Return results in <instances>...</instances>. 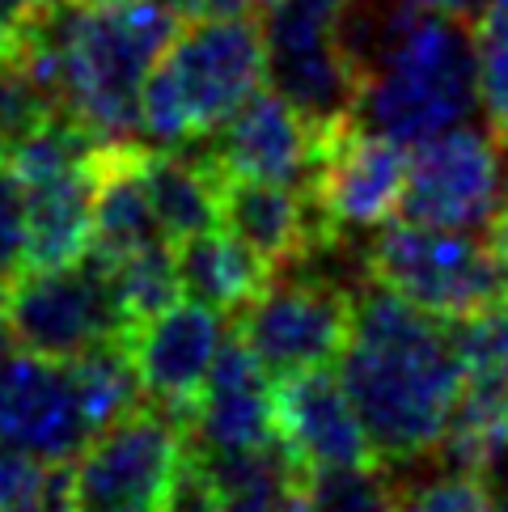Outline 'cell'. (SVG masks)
Here are the masks:
<instances>
[{
    "label": "cell",
    "instance_id": "35",
    "mask_svg": "<svg viewBox=\"0 0 508 512\" xmlns=\"http://www.w3.org/2000/svg\"><path fill=\"white\" fill-rule=\"evenodd\" d=\"M390 5H411V9H437V13H458L466 17L479 0H390Z\"/></svg>",
    "mask_w": 508,
    "mask_h": 512
},
{
    "label": "cell",
    "instance_id": "40",
    "mask_svg": "<svg viewBox=\"0 0 508 512\" xmlns=\"http://www.w3.org/2000/svg\"><path fill=\"white\" fill-rule=\"evenodd\" d=\"M166 5H174V9L183 13V17H191V13H204V9H208L204 0H166Z\"/></svg>",
    "mask_w": 508,
    "mask_h": 512
},
{
    "label": "cell",
    "instance_id": "11",
    "mask_svg": "<svg viewBox=\"0 0 508 512\" xmlns=\"http://www.w3.org/2000/svg\"><path fill=\"white\" fill-rule=\"evenodd\" d=\"M411 149L365 123H339L322 132V157L314 174V204L326 229L335 233H373L398 216L407 187Z\"/></svg>",
    "mask_w": 508,
    "mask_h": 512
},
{
    "label": "cell",
    "instance_id": "3",
    "mask_svg": "<svg viewBox=\"0 0 508 512\" xmlns=\"http://www.w3.org/2000/svg\"><path fill=\"white\" fill-rule=\"evenodd\" d=\"M178 26L183 13L166 0H119L94 9L60 0L34 26L22 68L102 140H140L144 81Z\"/></svg>",
    "mask_w": 508,
    "mask_h": 512
},
{
    "label": "cell",
    "instance_id": "29",
    "mask_svg": "<svg viewBox=\"0 0 508 512\" xmlns=\"http://www.w3.org/2000/svg\"><path fill=\"white\" fill-rule=\"evenodd\" d=\"M56 111H60L56 94L34 81L22 64L0 68V161H9V153L17 144Z\"/></svg>",
    "mask_w": 508,
    "mask_h": 512
},
{
    "label": "cell",
    "instance_id": "21",
    "mask_svg": "<svg viewBox=\"0 0 508 512\" xmlns=\"http://www.w3.org/2000/svg\"><path fill=\"white\" fill-rule=\"evenodd\" d=\"M174 259H178V280H183L187 297L221 309V314H242L271 280V267L225 225L178 242Z\"/></svg>",
    "mask_w": 508,
    "mask_h": 512
},
{
    "label": "cell",
    "instance_id": "18",
    "mask_svg": "<svg viewBox=\"0 0 508 512\" xmlns=\"http://www.w3.org/2000/svg\"><path fill=\"white\" fill-rule=\"evenodd\" d=\"M140 144L144 140H111L98 157L94 178V237L89 254L98 267H115L127 254L153 242H166L140 178Z\"/></svg>",
    "mask_w": 508,
    "mask_h": 512
},
{
    "label": "cell",
    "instance_id": "4",
    "mask_svg": "<svg viewBox=\"0 0 508 512\" xmlns=\"http://www.w3.org/2000/svg\"><path fill=\"white\" fill-rule=\"evenodd\" d=\"M267 51L250 13H191L140 94V136L157 149L204 144L263 85Z\"/></svg>",
    "mask_w": 508,
    "mask_h": 512
},
{
    "label": "cell",
    "instance_id": "14",
    "mask_svg": "<svg viewBox=\"0 0 508 512\" xmlns=\"http://www.w3.org/2000/svg\"><path fill=\"white\" fill-rule=\"evenodd\" d=\"M225 314L204 301H174L136 331H127V352L136 360L144 398L153 407L170 411L178 419L195 415V402L204 394V381L212 373L216 356L229 339Z\"/></svg>",
    "mask_w": 508,
    "mask_h": 512
},
{
    "label": "cell",
    "instance_id": "17",
    "mask_svg": "<svg viewBox=\"0 0 508 512\" xmlns=\"http://www.w3.org/2000/svg\"><path fill=\"white\" fill-rule=\"evenodd\" d=\"M221 225L233 237H242L271 271L297 263L326 233H335L326 229L310 191L284 187V182H254V178L221 182Z\"/></svg>",
    "mask_w": 508,
    "mask_h": 512
},
{
    "label": "cell",
    "instance_id": "36",
    "mask_svg": "<svg viewBox=\"0 0 508 512\" xmlns=\"http://www.w3.org/2000/svg\"><path fill=\"white\" fill-rule=\"evenodd\" d=\"M487 483H492V496H496L500 512H508V453L500 457L492 470H487Z\"/></svg>",
    "mask_w": 508,
    "mask_h": 512
},
{
    "label": "cell",
    "instance_id": "24",
    "mask_svg": "<svg viewBox=\"0 0 508 512\" xmlns=\"http://www.w3.org/2000/svg\"><path fill=\"white\" fill-rule=\"evenodd\" d=\"M394 512H500L492 483L475 470L449 466L441 457H424L411 466H394Z\"/></svg>",
    "mask_w": 508,
    "mask_h": 512
},
{
    "label": "cell",
    "instance_id": "28",
    "mask_svg": "<svg viewBox=\"0 0 508 512\" xmlns=\"http://www.w3.org/2000/svg\"><path fill=\"white\" fill-rule=\"evenodd\" d=\"M297 487L310 500V512H394V487L373 462L305 470L297 474Z\"/></svg>",
    "mask_w": 508,
    "mask_h": 512
},
{
    "label": "cell",
    "instance_id": "23",
    "mask_svg": "<svg viewBox=\"0 0 508 512\" xmlns=\"http://www.w3.org/2000/svg\"><path fill=\"white\" fill-rule=\"evenodd\" d=\"M72 381H77L81 407L89 415L94 432L111 428L115 419H123L127 411H136L144 402V386L136 373V360L127 352V339H102L89 352L68 360Z\"/></svg>",
    "mask_w": 508,
    "mask_h": 512
},
{
    "label": "cell",
    "instance_id": "1",
    "mask_svg": "<svg viewBox=\"0 0 508 512\" xmlns=\"http://www.w3.org/2000/svg\"><path fill=\"white\" fill-rule=\"evenodd\" d=\"M339 381L381 466L424 462L441 449L466 386L458 322L365 280L356 288L352 331L339 352Z\"/></svg>",
    "mask_w": 508,
    "mask_h": 512
},
{
    "label": "cell",
    "instance_id": "33",
    "mask_svg": "<svg viewBox=\"0 0 508 512\" xmlns=\"http://www.w3.org/2000/svg\"><path fill=\"white\" fill-rule=\"evenodd\" d=\"M56 5L60 0H0V68L22 64L34 26Z\"/></svg>",
    "mask_w": 508,
    "mask_h": 512
},
{
    "label": "cell",
    "instance_id": "2",
    "mask_svg": "<svg viewBox=\"0 0 508 512\" xmlns=\"http://www.w3.org/2000/svg\"><path fill=\"white\" fill-rule=\"evenodd\" d=\"M352 9V51L360 64L356 123L398 144H424L470 123L479 111V64L466 17L377 0Z\"/></svg>",
    "mask_w": 508,
    "mask_h": 512
},
{
    "label": "cell",
    "instance_id": "22",
    "mask_svg": "<svg viewBox=\"0 0 508 512\" xmlns=\"http://www.w3.org/2000/svg\"><path fill=\"white\" fill-rule=\"evenodd\" d=\"M504 453H508V381L487 373H466L462 398L441 436V449L432 457L462 470H475L487 479V470Z\"/></svg>",
    "mask_w": 508,
    "mask_h": 512
},
{
    "label": "cell",
    "instance_id": "38",
    "mask_svg": "<svg viewBox=\"0 0 508 512\" xmlns=\"http://www.w3.org/2000/svg\"><path fill=\"white\" fill-rule=\"evenodd\" d=\"M204 5L216 13H254V9H267L271 0H204Z\"/></svg>",
    "mask_w": 508,
    "mask_h": 512
},
{
    "label": "cell",
    "instance_id": "6",
    "mask_svg": "<svg viewBox=\"0 0 508 512\" xmlns=\"http://www.w3.org/2000/svg\"><path fill=\"white\" fill-rule=\"evenodd\" d=\"M356 0H271L263 13L267 81L318 132L356 115L360 64L352 51Z\"/></svg>",
    "mask_w": 508,
    "mask_h": 512
},
{
    "label": "cell",
    "instance_id": "26",
    "mask_svg": "<svg viewBox=\"0 0 508 512\" xmlns=\"http://www.w3.org/2000/svg\"><path fill=\"white\" fill-rule=\"evenodd\" d=\"M0 512H77L68 462H39L0 445Z\"/></svg>",
    "mask_w": 508,
    "mask_h": 512
},
{
    "label": "cell",
    "instance_id": "32",
    "mask_svg": "<svg viewBox=\"0 0 508 512\" xmlns=\"http://www.w3.org/2000/svg\"><path fill=\"white\" fill-rule=\"evenodd\" d=\"M26 271V191L9 161H0V284Z\"/></svg>",
    "mask_w": 508,
    "mask_h": 512
},
{
    "label": "cell",
    "instance_id": "25",
    "mask_svg": "<svg viewBox=\"0 0 508 512\" xmlns=\"http://www.w3.org/2000/svg\"><path fill=\"white\" fill-rule=\"evenodd\" d=\"M106 276H111V292L127 331H136L140 322H149L153 314H161L166 305L183 297V280H178V259L170 242H153L127 254L115 267H106Z\"/></svg>",
    "mask_w": 508,
    "mask_h": 512
},
{
    "label": "cell",
    "instance_id": "19",
    "mask_svg": "<svg viewBox=\"0 0 508 512\" xmlns=\"http://www.w3.org/2000/svg\"><path fill=\"white\" fill-rule=\"evenodd\" d=\"M94 178H98V161L94 166H81V170L22 182V191H26V271L68 267L89 254V237H94Z\"/></svg>",
    "mask_w": 508,
    "mask_h": 512
},
{
    "label": "cell",
    "instance_id": "31",
    "mask_svg": "<svg viewBox=\"0 0 508 512\" xmlns=\"http://www.w3.org/2000/svg\"><path fill=\"white\" fill-rule=\"evenodd\" d=\"M161 512H229L225 487L216 483V474L204 462V453L195 449V441H187L183 462H178L166 496H161Z\"/></svg>",
    "mask_w": 508,
    "mask_h": 512
},
{
    "label": "cell",
    "instance_id": "39",
    "mask_svg": "<svg viewBox=\"0 0 508 512\" xmlns=\"http://www.w3.org/2000/svg\"><path fill=\"white\" fill-rule=\"evenodd\" d=\"M492 237L504 246V254H508V195H504V208H500V216H496V225H492Z\"/></svg>",
    "mask_w": 508,
    "mask_h": 512
},
{
    "label": "cell",
    "instance_id": "13",
    "mask_svg": "<svg viewBox=\"0 0 508 512\" xmlns=\"http://www.w3.org/2000/svg\"><path fill=\"white\" fill-rule=\"evenodd\" d=\"M204 149L225 178L284 182L310 191L322 157V132L276 89H254L204 140Z\"/></svg>",
    "mask_w": 508,
    "mask_h": 512
},
{
    "label": "cell",
    "instance_id": "16",
    "mask_svg": "<svg viewBox=\"0 0 508 512\" xmlns=\"http://www.w3.org/2000/svg\"><path fill=\"white\" fill-rule=\"evenodd\" d=\"M191 441L204 453L263 449L276 436V377H271L250 347L233 335L225 339L204 394L191 415Z\"/></svg>",
    "mask_w": 508,
    "mask_h": 512
},
{
    "label": "cell",
    "instance_id": "41",
    "mask_svg": "<svg viewBox=\"0 0 508 512\" xmlns=\"http://www.w3.org/2000/svg\"><path fill=\"white\" fill-rule=\"evenodd\" d=\"M85 512H161V508H85Z\"/></svg>",
    "mask_w": 508,
    "mask_h": 512
},
{
    "label": "cell",
    "instance_id": "37",
    "mask_svg": "<svg viewBox=\"0 0 508 512\" xmlns=\"http://www.w3.org/2000/svg\"><path fill=\"white\" fill-rule=\"evenodd\" d=\"M17 331H13V318H9V297H5V284H0V356L13 352Z\"/></svg>",
    "mask_w": 508,
    "mask_h": 512
},
{
    "label": "cell",
    "instance_id": "10",
    "mask_svg": "<svg viewBox=\"0 0 508 512\" xmlns=\"http://www.w3.org/2000/svg\"><path fill=\"white\" fill-rule=\"evenodd\" d=\"M9 318L17 343L51 360H72L102 339L127 335L111 276L94 259L22 271L9 288Z\"/></svg>",
    "mask_w": 508,
    "mask_h": 512
},
{
    "label": "cell",
    "instance_id": "20",
    "mask_svg": "<svg viewBox=\"0 0 508 512\" xmlns=\"http://www.w3.org/2000/svg\"><path fill=\"white\" fill-rule=\"evenodd\" d=\"M140 178L144 191H149L157 229L170 246L221 225L225 174L216 170L208 149L178 153V149H157V144H140Z\"/></svg>",
    "mask_w": 508,
    "mask_h": 512
},
{
    "label": "cell",
    "instance_id": "15",
    "mask_svg": "<svg viewBox=\"0 0 508 512\" xmlns=\"http://www.w3.org/2000/svg\"><path fill=\"white\" fill-rule=\"evenodd\" d=\"M276 436L297 474L377 462L369 432L331 364L276 377Z\"/></svg>",
    "mask_w": 508,
    "mask_h": 512
},
{
    "label": "cell",
    "instance_id": "42",
    "mask_svg": "<svg viewBox=\"0 0 508 512\" xmlns=\"http://www.w3.org/2000/svg\"><path fill=\"white\" fill-rule=\"evenodd\" d=\"M72 5H85V9H94V5H119V0H72Z\"/></svg>",
    "mask_w": 508,
    "mask_h": 512
},
{
    "label": "cell",
    "instance_id": "9",
    "mask_svg": "<svg viewBox=\"0 0 508 512\" xmlns=\"http://www.w3.org/2000/svg\"><path fill=\"white\" fill-rule=\"evenodd\" d=\"M191 424L161 407H140L102 428L72 470L77 512L85 508H161V496L187 453Z\"/></svg>",
    "mask_w": 508,
    "mask_h": 512
},
{
    "label": "cell",
    "instance_id": "5",
    "mask_svg": "<svg viewBox=\"0 0 508 512\" xmlns=\"http://www.w3.org/2000/svg\"><path fill=\"white\" fill-rule=\"evenodd\" d=\"M369 280L445 322L487 314L508 297V254L492 233L441 229L420 221L377 225L365 242Z\"/></svg>",
    "mask_w": 508,
    "mask_h": 512
},
{
    "label": "cell",
    "instance_id": "7",
    "mask_svg": "<svg viewBox=\"0 0 508 512\" xmlns=\"http://www.w3.org/2000/svg\"><path fill=\"white\" fill-rule=\"evenodd\" d=\"M356 284L314 259L276 267L263 292L238 318V339L271 377L322 369L339 360L352 331Z\"/></svg>",
    "mask_w": 508,
    "mask_h": 512
},
{
    "label": "cell",
    "instance_id": "34",
    "mask_svg": "<svg viewBox=\"0 0 508 512\" xmlns=\"http://www.w3.org/2000/svg\"><path fill=\"white\" fill-rule=\"evenodd\" d=\"M284 491H246V496H229V512H280Z\"/></svg>",
    "mask_w": 508,
    "mask_h": 512
},
{
    "label": "cell",
    "instance_id": "30",
    "mask_svg": "<svg viewBox=\"0 0 508 512\" xmlns=\"http://www.w3.org/2000/svg\"><path fill=\"white\" fill-rule=\"evenodd\" d=\"M466 373H487L508 381V297L479 318L458 322Z\"/></svg>",
    "mask_w": 508,
    "mask_h": 512
},
{
    "label": "cell",
    "instance_id": "8",
    "mask_svg": "<svg viewBox=\"0 0 508 512\" xmlns=\"http://www.w3.org/2000/svg\"><path fill=\"white\" fill-rule=\"evenodd\" d=\"M508 195V144L496 132L458 123L411 144L398 216L441 229L492 233Z\"/></svg>",
    "mask_w": 508,
    "mask_h": 512
},
{
    "label": "cell",
    "instance_id": "12",
    "mask_svg": "<svg viewBox=\"0 0 508 512\" xmlns=\"http://www.w3.org/2000/svg\"><path fill=\"white\" fill-rule=\"evenodd\" d=\"M94 436L68 360L30 347L0 356V445L39 462H77Z\"/></svg>",
    "mask_w": 508,
    "mask_h": 512
},
{
    "label": "cell",
    "instance_id": "27",
    "mask_svg": "<svg viewBox=\"0 0 508 512\" xmlns=\"http://www.w3.org/2000/svg\"><path fill=\"white\" fill-rule=\"evenodd\" d=\"M470 39L479 64V111L508 144V0H479Z\"/></svg>",
    "mask_w": 508,
    "mask_h": 512
}]
</instances>
